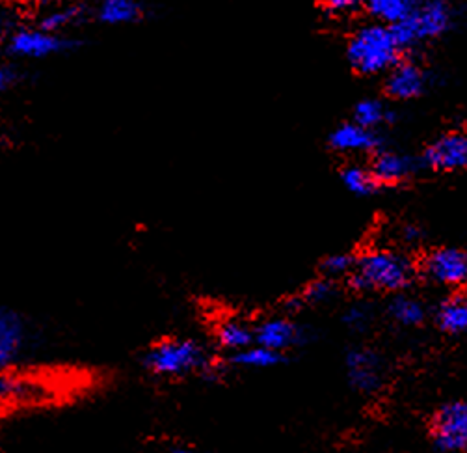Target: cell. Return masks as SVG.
<instances>
[{"mask_svg": "<svg viewBox=\"0 0 467 453\" xmlns=\"http://www.w3.org/2000/svg\"><path fill=\"white\" fill-rule=\"evenodd\" d=\"M142 366L159 379L202 375L214 381L227 368L223 358L211 356L194 338L166 336L153 342L142 354Z\"/></svg>", "mask_w": 467, "mask_h": 453, "instance_id": "1", "label": "cell"}, {"mask_svg": "<svg viewBox=\"0 0 467 453\" xmlns=\"http://www.w3.org/2000/svg\"><path fill=\"white\" fill-rule=\"evenodd\" d=\"M400 49L391 26L367 25L350 37L348 60L359 73L375 75L395 68Z\"/></svg>", "mask_w": 467, "mask_h": 453, "instance_id": "2", "label": "cell"}, {"mask_svg": "<svg viewBox=\"0 0 467 453\" xmlns=\"http://www.w3.org/2000/svg\"><path fill=\"white\" fill-rule=\"evenodd\" d=\"M411 261L391 250H375L359 258L352 270V284L358 290L397 291L413 279Z\"/></svg>", "mask_w": 467, "mask_h": 453, "instance_id": "3", "label": "cell"}, {"mask_svg": "<svg viewBox=\"0 0 467 453\" xmlns=\"http://www.w3.org/2000/svg\"><path fill=\"white\" fill-rule=\"evenodd\" d=\"M451 25V10L443 0H431L421 8H415V12L391 26L400 47H408L415 41L431 39L443 34Z\"/></svg>", "mask_w": 467, "mask_h": 453, "instance_id": "4", "label": "cell"}, {"mask_svg": "<svg viewBox=\"0 0 467 453\" xmlns=\"http://www.w3.org/2000/svg\"><path fill=\"white\" fill-rule=\"evenodd\" d=\"M432 435L440 449L460 451L467 448V403H449L436 415Z\"/></svg>", "mask_w": 467, "mask_h": 453, "instance_id": "5", "label": "cell"}, {"mask_svg": "<svg viewBox=\"0 0 467 453\" xmlns=\"http://www.w3.org/2000/svg\"><path fill=\"white\" fill-rule=\"evenodd\" d=\"M26 342L23 315L8 306H0V370H10Z\"/></svg>", "mask_w": 467, "mask_h": 453, "instance_id": "6", "label": "cell"}, {"mask_svg": "<svg viewBox=\"0 0 467 453\" xmlns=\"http://www.w3.org/2000/svg\"><path fill=\"white\" fill-rule=\"evenodd\" d=\"M425 273L445 286L467 282V254L458 248H440L425 261Z\"/></svg>", "mask_w": 467, "mask_h": 453, "instance_id": "7", "label": "cell"}, {"mask_svg": "<svg viewBox=\"0 0 467 453\" xmlns=\"http://www.w3.org/2000/svg\"><path fill=\"white\" fill-rule=\"evenodd\" d=\"M425 161L431 168L441 172L467 170V134L465 132H449L438 139L425 155Z\"/></svg>", "mask_w": 467, "mask_h": 453, "instance_id": "8", "label": "cell"}, {"mask_svg": "<svg viewBox=\"0 0 467 453\" xmlns=\"http://www.w3.org/2000/svg\"><path fill=\"white\" fill-rule=\"evenodd\" d=\"M66 41L55 32L39 30H19L10 39V51L23 58H45L66 49Z\"/></svg>", "mask_w": 467, "mask_h": 453, "instance_id": "9", "label": "cell"}, {"mask_svg": "<svg viewBox=\"0 0 467 453\" xmlns=\"http://www.w3.org/2000/svg\"><path fill=\"white\" fill-rule=\"evenodd\" d=\"M254 332L255 343L274 349L277 353H285L287 349L300 343L304 338L302 329L296 323L284 320V317H270V320L254 325Z\"/></svg>", "mask_w": 467, "mask_h": 453, "instance_id": "10", "label": "cell"}, {"mask_svg": "<svg viewBox=\"0 0 467 453\" xmlns=\"http://www.w3.org/2000/svg\"><path fill=\"white\" fill-rule=\"evenodd\" d=\"M347 364L350 383L358 390L365 394L379 390V386L382 385V362L375 353L367 349H356L348 354Z\"/></svg>", "mask_w": 467, "mask_h": 453, "instance_id": "11", "label": "cell"}, {"mask_svg": "<svg viewBox=\"0 0 467 453\" xmlns=\"http://www.w3.org/2000/svg\"><path fill=\"white\" fill-rule=\"evenodd\" d=\"M425 90V75L413 64L391 68L386 80V92L395 100H411Z\"/></svg>", "mask_w": 467, "mask_h": 453, "instance_id": "12", "label": "cell"}, {"mask_svg": "<svg viewBox=\"0 0 467 453\" xmlns=\"http://www.w3.org/2000/svg\"><path fill=\"white\" fill-rule=\"evenodd\" d=\"M216 347L225 354L239 353L255 343L254 325L243 320H223L214 329Z\"/></svg>", "mask_w": 467, "mask_h": 453, "instance_id": "13", "label": "cell"}, {"mask_svg": "<svg viewBox=\"0 0 467 453\" xmlns=\"http://www.w3.org/2000/svg\"><path fill=\"white\" fill-rule=\"evenodd\" d=\"M330 144L337 152H368L372 148H377L379 139L377 134L372 132V129H367L359 123H345L337 127L332 137Z\"/></svg>", "mask_w": 467, "mask_h": 453, "instance_id": "14", "label": "cell"}, {"mask_svg": "<svg viewBox=\"0 0 467 453\" xmlns=\"http://www.w3.org/2000/svg\"><path fill=\"white\" fill-rule=\"evenodd\" d=\"M227 366L235 368H250V370H266L277 366L279 362H284V353H277L274 349H268L265 345L254 343L239 353L222 356Z\"/></svg>", "mask_w": 467, "mask_h": 453, "instance_id": "15", "label": "cell"}, {"mask_svg": "<svg viewBox=\"0 0 467 453\" xmlns=\"http://www.w3.org/2000/svg\"><path fill=\"white\" fill-rule=\"evenodd\" d=\"M415 164L410 157L384 152L375 159L372 164V174L377 175L380 184H393V181H400L408 177L413 172Z\"/></svg>", "mask_w": 467, "mask_h": 453, "instance_id": "16", "label": "cell"}, {"mask_svg": "<svg viewBox=\"0 0 467 453\" xmlns=\"http://www.w3.org/2000/svg\"><path fill=\"white\" fill-rule=\"evenodd\" d=\"M367 10L384 25H397L415 12V0H365Z\"/></svg>", "mask_w": 467, "mask_h": 453, "instance_id": "17", "label": "cell"}, {"mask_svg": "<svg viewBox=\"0 0 467 453\" xmlns=\"http://www.w3.org/2000/svg\"><path fill=\"white\" fill-rule=\"evenodd\" d=\"M98 16L107 25H127L142 17V6L136 0H101Z\"/></svg>", "mask_w": 467, "mask_h": 453, "instance_id": "18", "label": "cell"}, {"mask_svg": "<svg viewBox=\"0 0 467 453\" xmlns=\"http://www.w3.org/2000/svg\"><path fill=\"white\" fill-rule=\"evenodd\" d=\"M438 323L445 332H467V297L456 295L445 300L438 311Z\"/></svg>", "mask_w": 467, "mask_h": 453, "instance_id": "19", "label": "cell"}, {"mask_svg": "<svg viewBox=\"0 0 467 453\" xmlns=\"http://www.w3.org/2000/svg\"><path fill=\"white\" fill-rule=\"evenodd\" d=\"M343 184L345 187L359 196H367L370 193H375L377 187L380 185V181L377 175L372 174V170H365L359 166H350L343 172Z\"/></svg>", "mask_w": 467, "mask_h": 453, "instance_id": "20", "label": "cell"}, {"mask_svg": "<svg viewBox=\"0 0 467 453\" xmlns=\"http://www.w3.org/2000/svg\"><path fill=\"white\" fill-rule=\"evenodd\" d=\"M389 313L400 325H419L425 320V306L411 297H397L389 306Z\"/></svg>", "mask_w": 467, "mask_h": 453, "instance_id": "21", "label": "cell"}, {"mask_svg": "<svg viewBox=\"0 0 467 453\" xmlns=\"http://www.w3.org/2000/svg\"><path fill=\"white\" fill-rule=\"evenodd\" d=\"M389 118V111L375 100H365L356 107V123L372 129Z\"/></svg>", "mask_w": 467, "mask_h": 453, "instance_id": "22", "label": "cell"}, {"mask_svg": "<svg viewBox=\"0 0 467 453\" xmlns=\"http://www.w3.org/2000/svg\"><path fill=\"white\" fill-rule=\"evenodd\" d=\"M354 265H356V261L350 256L334 254V256L324 259L322 270L328 277H341V275H347V273H350V270H354Z\"/></svg>", "mask_w": 467, "mask_h": 453, "instance_id": "23", "label": "cell"}, {"mask_svg": "<svg viewBox=\"0 0 467 453\" xmlns=\"http://www.w3.org/2000/svg\"><path fill=\"white\" fill-rule=\"evenodd\" d=\"M75 17V10H57V12H51L49 16H47L43 21H41V28L47 30V32H58L62 28H66Z\"/></svg>", "mask_w": 467, "mask_h": 453, "instance_id": "24", "label": "cell"}, {"mask_svg": "<svg viewBox=\"0 0 467 453\" xmlns=\"http://www.w3.org/2000/svg\"><path fill=\"white\" fill-rule=\"evenodd\" d=\"M334 295V286L330 280H317L304 291V300L307 302H322Z\"/></svg>", "mask_w": 467, "mask_h": 453, "instance_id": "25", "label": "cell"}, {"mask_svg": "<svg viewBox=\"0 0 467 453\" xmlns=\"http://www.w3.org/2000/svg\"><path fill=\"white\" fill-rule=\"evenodd\" d=\"M367 321H368V311L365 308H361V306L350 308L347 311V315H345V323L348 327H352V329H358V331L363 329L367 325Z\"/></svg>", "mask_w": 467, "mask_h": 453, "instance_id": "26", "label": "cell"}, {"mask_svg": "<svg viewBox=\"0 0 467 453\" xmlns=\"http://www.w3.org/2000/svg\"><path fill=\"white\" fill-rule=\"evenodd\" d=\"M361 0H322V5L330 12H350L359 6Z\"/></svg>", "mask_w": 467, "mask_h": 453, "instance_id": "27", "label": "cell"}, {"mask_svg": "<svg viewBox=\"0 0 467 453\" xmlns=\"http://www.w3.org/2000/svg\"><path fill=\"white\" fill-rule=\"evenodd\" d=\"M17 80V73L10 66H0V92H6Z\"/></svg>", "mask_w": 467, "mask_h": 453, "instance_id": "28", "label": "cell"}, {"mask_svg": "<svg viewBox=\"0 0 467 453\" xmlns=\"http://www.w3.org/2000/svg\"><path fill=\"white\" fill-rule=\"evenodd\" d=\"M159 453H198V451L191 449L189 446H170V448H166V449H162Z\"/></svg>", "mask_w": 467, "mask_h": 453, "instance_id": "29", "label": "cell"}, {"mask_svg": "<svg viewBox=\"0 0 467 453\" xmlns=\"http://www.w3.org/2000/svg\"><path fill=\"white\" fill-rule=\"evenodd\" d=\"M419 236H421V232H419L417 228H413V226H408V228L404 230V237L406 241H417Z\"/></svg>", "mask_w": 467, "mask_h": 453, "instance_id": "30", "label": "cell"}, {"mask_svg": "<svg viewBox=\"0 0 467 453\" xmlns=\"http://www.w3.org/2000/svg\"><path fill=\"white\" fill-rule=\"evenodd\" d=\"M3 392H5V370H0V401H3Z\"/></svg>", "mask_w": 467, "mask_h": 453, "instance_id": "31", "label": "cell"}, {"mask_svg": "<svg viewBox=\"0 0 467 453\" xmlns=\"http://www.w3.org/2000/svg\"><path fill=\"white\" fill-rule=\"evenodd\" d=\"M0 28H3V17H0Z\"/></svg>", "mask_w": 467, "mask_h": 453, "instance_id": "32", "label": "cell"}, {"mask_svg": "<svg viewBox=\"0 0 467 453\" xmlns=\"http://www.w3.org/2000/svg\"><path fill=\"white\" fill-rule=\"evenodd\" d=\"M45 3H49V0H45Z\"/></svg>", "mask_w": 467, "mask_h": 453, "instance_id": "33", "label": "cell"}]
</instances>
